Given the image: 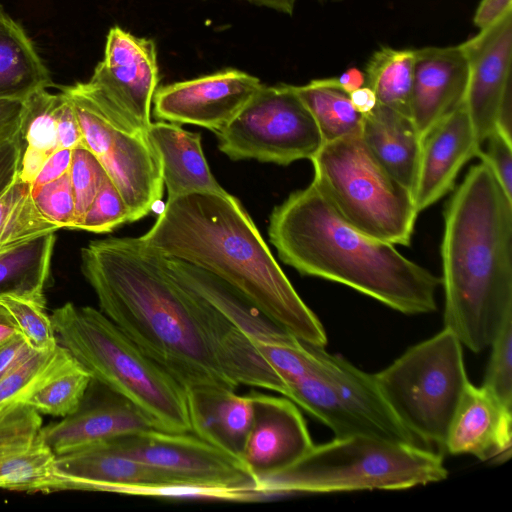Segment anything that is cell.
<instances>
[{"mask_svg":"<svg viewBox=\"0 0 512 512\" xmlns=\"http://www.w3.org/2000/svg\"><path fill=\"white\" fill-rule=\"evenodd\" d=\"M481 149L465 101L423 137L413 200L418 214L452 191L459 172Z\"/></svg>","mask_w":512,"mask_h":512,"instance_id":"18","label":"cell"},{"mask_svg":"<svg viewBox=\"0 0 512 512\" xmlns=\"http://www.w3.org/2000/svg\"><path fill=\"white\" fill-rule=\"evenodd\" d=\"M216 135L219 150L232 160L278 165L310 160L323 144L314 118L289 84H262Z\"/></svg>","mask_w":512,"mask_h":512,"instance_id":"10","label":"cell"},{"mask_svg":"<svg viewBox=\"0 0 512 512\" xmlns=\"http://www.w3.org/2000/svg\"><path fill=\"white\" fill-rule=\"evenodd\" d=\"M293 88L314 118L323 143L360 133L363 115L355 110L347 93L313 80Z\"/></svg>","mask_w":512,"mask_h":512,"instance_id":"32","label":"cell"},{"mask_svg":"<svg viewBox=\"0 0 512 512\" xmlns=\"http://www.w3.org/2000/svg\"><path fill=\"white\" fill-rule=\"evenodd\" d=\"M138 239L156 255L192 264L225 281L298 339L326 345L322 323L298 295L240 201L227 191L167 199L153 226Z\"/></svg>","mask_w":512,"mask_h":512,"instance_id":"2","label":"cell"},{"mask_svg":"<svg viewBox=\"0 0 512 512\" xmlns=\"http://www.w3.org/2000/svg\"><path fill=\"white\" fill-rule=\"evenodd\" d=\"M31 192L37 208L48 221L58 229H74L75 198L69 172Z\"/></svg>","mask_w":512,"mask_h":512,"instance_id":"40","label":"cell"},{"mask_svg":"<svg viewBox=\"0 0 512 512\" xmlns=\"http://www.w3.org/2000/svg\"><path fill=\"white\" fill-rule=\"evenodd\" d=\"M147 136L160 161L167 199L194 192H225L208 166L200 133L158 121L150 123Z\"/></svg>","mask_w":512,"mask_h":512,"instance_id":"25","label":"cell"},{"mask_svg":"<svg viewBox=\"0 0 512 512\" xmlns=\"http://www.w3.org/2000/svg\"><path fill=\"white\" fill-rule=\"evenodd\" d=\"M100 443L172 482L252 491L261 500L257 479L240 459L195 435L151 429Z\"/></svg>","mask_w":512,"mask_h":512,"instance_id":"12","label":"cell"},{"mask_svg":"<svg viewBox=\"0 0 512 512\" xmlns=\"http://www.w3.org/2000/svg\"><path fill=\"white\" fill-rule=\"evenodd\" d=\"M72 158L71 149H58L42 165L31 184V190L50 183L69 172Z\"/></svg>","mask_w":512,"mask_h":512,"instance_id":"43","label":"cell"},{"mask_svg":"<svg viewBox=\"0 0 512 512\" xmlns=\"http://www.w3.org/2000/svg\"><path fill=\"white\" fill-rule=\"evenodd\" d=\"M58 491L119 493L129 486L175 483L153 468L106 449L100 442L56 456Z\"/></svg>","mask_w":512,"mask_h":512,"instance_id":"22","label":"cell"},{"mask_svg":"<svg viewBox=\"0 0 512 512\" xmlns=\"http://www.w3.org/2000/svg\"><path fill=\"white\" fill-rule=\"evenodd\" d=\"M461 46L469 68L465 105L481 146L495 130L499 104L512 87V10Z\"/></svg>","mask_w":512,"mask_h":512,"instance_id":"15","label":"cell"},{"mask_svg":"<svg viewBox=\"0 0 512 512\" xmlns=\"http://www.w3.org/2000/svg\"><path fill=\"white\" fill-rule=\"evenodd\" d=\"M262 86L244 71L225 69L157 88L154 116L160 121L222 131Z\"/></svg>","mask_w":512,"mask_h":512,"instance_id":"14","label":"cell"},{"mask_svg":"<svg viewBox=\"0 0 512 512\" xmlns=\"http://www.w3.org/2000/svg\"><path fill=\"white\" fill-rule=\"evenodd\" d=\"M268 235L279 258L302 275L343 284L407 315L437 308L441 278L347 222L313 181L273 209Z\"/></svg>","mask_w":512,"mask_h":512,"instance_id":"4","label":"cell"},{"mask_svg":"<svg viewBox=\"0 0 512 512\" xmlns=\"http://www.w3.org/2000/svg\"><path fill=\"white\" fill-rule=\"evenodd\" d=\"M156 429L136 406L110 390L98 401L85 397L73 414L43 426L45 442L57 456L115 437Z\"/></svg>","mask_w":512,"mask_h":512,"instance_id":"21","label":"cell"},{"mask_svg":"<svg viewBox=\"0 0 512 512\" xmlns=\"http://www.w3.org/2000/svg\"><path fill=\"white\" fill-rule=\"evenodd\" d=\"M442 456L422 446L365 435L314 446L286 469L258 480L261 499L294 493L402 490L446 479Z\"/></svg>","mask_w":512,"mask_h":512,"instance_id":"6","label":"cell"},{"mask_svg":"<svg viewBox=\"0 0 512 512\" xmlns=\"http://www.w3.org/2000/svg\"><path fill=\"white\" fill-rule=\"evenodd\" d=\"M93 378L72 358L24 403L42 414L66 417L80 407Z\"/></svg>","mask_w":512,"mask_h":512,"instance_id":"34","label":"cell"},{"mask_svg":"<svg viewBox=\"0 0 512 512\" xmlns=\"http://www.w3.org/2000/svg\"><path fill=\"white\" fill-rule=\"evenodd\" d=\"M462 346L455 334L444 328L373 375L395 416L423 443L444 448L451 421L470 383Z\"/></svg>","mask_w":512,"mask_h":512,"instance_id":"8","label":"cell"},{"mask_svg":"<svg viewBox=\"0 0 512 512\" xmlns=\"http://www.w3.org/2000/svg\"><path fill=\"white\" fill-rule=\"evenodd\" d=\"M40 413L25 404L0 412V489L58 491L56 455L44 440Z\"/></svg>","mask_w":512,"mask_h":512,"instance_id":"17","label":"cell"},{"mask_svg":"<svg viewBox=\"0 0 512 512\" xmlns=\"http://www.w3.org/2000/svg\"><path fill=\"white\" fill-rule=\"evenodd\" d=\"M58 343L94 381L141 410L156 429L190 433L186 391L102 311L66 303L50 315Z\"/></svg>","mask_w":512,"mask_h":512,"instance_id":"5","label":"cell"},{"mask_svg":"<svg viewBox=\"0 0 512 512\" xmlns=\"http://www.w3.org/2000/svg\"><path fill=\"white\" fill-rule=\"evenodd\" d=\"M81 271L101 311L184 389L240 385L285 393L251 339L178 282L137 238H106L81 249Z\"/></svg>","mask_w":512,"mask_h":512,"instance_id":"1","label":"cell"},{"mask_svg":"<svg viewBox=\"0 0 512 512\" xmlns=\"http://www.w3.org/2000/svg\"><path fill=\"white\" fill-rule=\"evenodd\" d=\"M414 59V49L381 47L371 55L364 71L365 84L375 92L378 103L408 116Z\"/></svg>","mask_w":512,"mask_h":512,"instance_id":"30","label":"cell"},{"mask_svg":"<svg viewBox=\"0 0 512 512\" xmlns=\"http://www.w3.org/2000/svg\"><path fill=\"white\" fill-rule=\"evenodd\" d=\"M165 269L182 285L197 293L238 327L253 344H274L293 337L250 299L215 275L192 264L161 257Z\"/></svg>","mask_w":512,"mask_h":512,"instance_id":"24","label":"cell"},{"mask_svg":"<svg viewBox=\"0 0 512 512\" xmlns=\"http://www.w3.org/2000/svg\"><path fill=\"white\" fill-rule=\"evenodd\" d=\"M55 233L0 251V297L46 301L43 291L50 273Z\"/></svg>","mask_w":512,"mask_h":512,"instance_id":"28","label":"cell"},{"mask_svg":"<svg viewBox=\"0 0 512 512\" xmlns=\"http://www.w3.org/2000/svg\"><path fill=\"white\" fill-rule=\"evenodd\" d=\"M512 10V0H481L473 17L474 25L483 30Z\"/></svg>","mask_w":512,"mask_h":512,"instance_id":"45","label":"cell"},{"mask_svg":"<svg viewBox=\"0 0 512 512\" xmlns=\"http://www.w3.org/2000/svg\"><path fill=\"white\" fill-rule=\"evenodd\" d=\"M54 86L33 40L0 4V100H24Z\"/></svg>","mask_w":512,"mask_h":512,"instance_id":"27","label":"cell"},{"mask_svg":"<svg viewBox=\"0 0 512 512\" xmlns=\"http://www.w3.org/2000/svg\"><path fill=\"white\" fill-rule=\"evenodd\" d=\"M348 95L353 107L361 115L370 113L378 104L375 92L366 84Z\"/></svg>","mask_w":512,"mask_h":512,"instance_id":"47","label":"cell"},{"mask_svg":"<svg viewBox=\"0 0 512 512\" xmlns=\"http://www.w3.org/2000/svg\"><path fill=\"white\" fill-rule=\"evenodd\" d=\"M410 116L421 139L465 101L469 68L461 46L414 49Z\"/></svg>","mask_w":512,"mask_h":512,"instance_id":"19","label":"cell"},{"mask_svg":"<svg viewBox=\"0 0 512 512\" xmlns=\"http://www.w3.org/2000/svg\"><path fill=\"white\" fill-rule=\"evenodd\" d=\"M512 409L469 383L451 421L444 449L503 463L512 452Z\"/></svg>","mask_w":512,"mask_h":512,"instance_id":"20","label":"cell"},{"mask_svg":"<svg viewBox=\"0 0 512 512\" xmlns=\"http://www.w3.org/2000/svg\"><path fill=\"white\" fill-rule=\"evenodd\" d=\"M23 100H0V193L18 176L23 155Z\"/></svg>","mask_w":512,"mask_h":512,"instance_id":"36","label":"cell"},{"mask_svg":"<svg viewBox=\"0 0 512 512\" xmlns=\"http://www.w3.org/2000/svg\"><path fill=\"white\" fill-rule=\"evenodd\" d=\"M158 83L155 42L116 25L107 34L103 59L84 86L118 125L147 135Z\"/></svg>","mask_w":512,"mask_h":512,"instance_id":"13","label":"cell"},{"mask_svg":"<svg viewBox=\"0 0 512 512\" xmlns=\"http://www.w3.org/2000/svg\"><path fill=\"white\" fill-rule=\"evenodd\" d=\"M0 304L10 313L33 350H52L59 344L51 318L46 313V301L4 296L0 297Z\"/></svg>","mask_w":512,"mask_h":512,"instance_id":"35","label":"cell"},{"mask_svg":"<svg viewBox=\"0 0 512 512\" xmlns=\"http://www.w3.org/2000/svg\"><path fill=\"white\" fill-rule=\"evenodd\" d=\"M490 346L492 352L482 387L512 409V316L504 321Z\"/></svg>","mask_w":512,"mask_h":512,"instance_id":"37","label":"cell"},{"mask_svg":"<svg viewBox=\"0 0 512 512\" xmlns=\"http://www.w3.org/2000/svg\"><path fill=\"white\" fill-rule=\"evenodd\" d=\"M316 84L324 87L336 88L347 94L365 85V74L356 67H350L338 76L314 79Z\"/></svg>","mask_w":512,"mask_h":512,"instance_id":"46","label":"cell"},{"mask_svg":"<svg viewBox=\"0 0 512 512\" xmlns=\"http://www.w3.org/2000/svg\"><path fill=\"white\" fill-rule=\"evenodd\" d=\"M284 396L328 426L336 438L365 435L424 447L390 409L373 375L326 350L312 370L286 383Z\"/></svg>","mask_w":512,"mask_h":512,"instance_id":"9","label":"cell"},{"mask_svg":"<svg viewBox=\"0 0 512 512\" xmlns=\"http://www.w3.org/2000/svg\"><path fill=\"white\" fill-rule=\"evenodd\" d=\"M477 157L488 165L503 187L512 198V141L497 130L492 131L484 140Z\"/></svg>","mask_w":512,"mask_h":512,"instance_id":"41","label":"cell"},{"mask_svg":"<svg viewBox=\"0 0 512 512\" xmlns=\"http://www.w3.org/2000/svg\"><path fill=\"white\" fill-rule=\"evenodd\" d=\"M125 223H129V210L118 189L107 177L76 229L107 233Z\"/></svg>","mask_w":512,"mask_h":512,"instance_id":"39","label":"cell"},{"mask_svg":"<svg viewBox=\"0 0 512 512\" xmlns=\"http://www.w3.org/2000/svg\"><path fill=\"white\" fill-rule=\"evenodd\" d=\"M33 350L22 335H18L0 346V379L15 366L33 354Z\"/></svg>","mask_w":512,"mask_h":512,"instance_id":"44","label":"cell"},{"mask_svg":"<svg viewBox=\"0 0 512 512\" xmlns=\"http://www.w3.org/2000/svg\"><path fill=\"white\" fill-rule=\"evenodd\" d=\"M71 353L58 344L54 349L35 351L0 379V412L27 399L70 359Z\"/></svg>","mask_w":512,"mask_h":512,"instance_id":"33","label":"cell"},{"mask_svg":"<svg viewBox=\"0 0 512 512\" xmlns=\"http://www.w3.org/2000/svg\"><path fill=\"white\" fill-rule=\"evenodd\" d=\"M62 96L61 91L51 93L48 89H40L23 100V155L19 178L30 185L47 158L59 149L57 115Z\"/></svg>","mask_w":512,"mask_h":512,"instance_id":"29","label":"cell"},{"mask_svg":"<svg viewBox=\"0 0 512 512\" xmlns=\"http://www.w3.org/2000/svg\"><path fill=\"white\" fill-rule=\"evenodd\" d=\"M69 175L75 198L76 229L108 175L95 155L83 145L72 150Z\"/></svg>","mask_w":512,"mask_h":512,"instance_id":"38","label":"cell"},{"mask_svg":"<svg viewBox=\"0 0 512 512\" xmlns=\"http://www.w3.org/2000/svg\"><path fill=\"white\" fill-rule=\"evenodd\" d=\"M71 99L82 132V145L99 160L128 210L129 223L151 212L161 199L160 161L147 135L118 125L84 86H58Z\"/></svg>","mask_w":512,"mask_h":512,"instance_id":"11","label":"cell"},{"mask_svg":"<svg viewBox=\"0 0 512 512\" xmlns=\"http://www.w3.org/2000/svg\"><path fill=\"white\" fill-rule=\"evenodd\" d=\"M57 230L37 208L31 185L19 176L0 193V251Z\"/></svg>","mask_w":512,"mask_h":512,"instance_id":"31","label":"cell"},{"mask_svg":"<svg viewBox=\"0 0 512 512\" xmlns=\"http://www.w3.org/2000/svg\"><path fill=\"white\" fill-rule=\"evenodd\" d=\"M256 6L266 7L284 13L292 15L295 9L297 0H245Z\"/></svg>","mask_w":512,"mask_h":512,"instance_id":"49","label":"cell"},{"mask_svg":"<svg viewBox=\"0 0 512 512\" xmlns=\"http://www.w3.org/2000/svg\"><path fill=\"white\" fill-rule=\"evenodd\" d=\"M250 396L253 419L241 461L258 481L294 464L313 442L291 400L256 392Z\"/></svg>","mask_w":512,"mask_h":512,"instance_id":"16","label":"cell"},{"mask_svg":"<svg viewBox=\"0 0 512 512\" xmlns=\"http://www.w3.org/2000/svg\"><path fill=\"white\" fill-rule=\"evenodd\" d=\"M443 217L444 328L479 353L512 316V198L480 161L452 193Z\"/></svg>","mask_w":512,"mask_h":512,"instance_id":"3","label":"cell"},{"mask_svg":"<svg viewBox=\"0 0 512 512\" xmlns=\"http://www.w3.org/2000/svg\"><path fill=\"white\" fill-rule=\"evenodd\" d=\"M18 335L21 334L14 319L6 308L0 304V346Z\"/></svg>","mask_w":512,"mask_h":512,"instance_id":"48","label":"cell"},{"mask_svg":"<svg viewBox=\"0 0 512 512\" xmlns=\"http://www.w3.org/2000/svg\"><path fill=\"white\" fill-rule=\"evenodd\" d=\"M191 432L200 439L241 460L252 425L250 394L202 385L185 389Z\"/></svg>","mask_w":512,"mask_h":512,"instance_id":"23","label":"cell"},{"mask_svg":"<svg viewBox=\"0 0 512 512\" xmlns=\"http://www.w3.org/2000/svg\"><path fill=\"white\" fill-rule=\"evenodd\" d=\"M61 92L63 96L57 115L58 147L73 150L82 145V132L70 97Z\"/></svg>","mask_w":512,"mask_h":512,"instance_id":"42","label":"cell"},{"mask_svg":"<svg viewBox=\"0 0 512 512\" xmlns=\"http://www.w3.org/2000/svg\"><path fill=\"white\" fill-rule=\"evenodd\" d=\"M310 160L312 181L347 222L393 245L411 244L418 216L412 192L386 171L360 133L323 143Z\"/></svg>","mask_w":512,"mask_h":512,"instance_id":"7","label":"cell"},{"mask_svg":"<svg viewBox=\"0 0 512 512\" xmlns=\"http://www.w3.org/2000/svg\"><path fill=\"white\" fill-rule=\"evenodd\" d=\"M360 135L386 171L413 192L422 139L411 117L378 103L363 115Z\"/></svg>","mask_w":512,"mask_h":512,"instance_id":"26","label":"cell"}]
</instances>
